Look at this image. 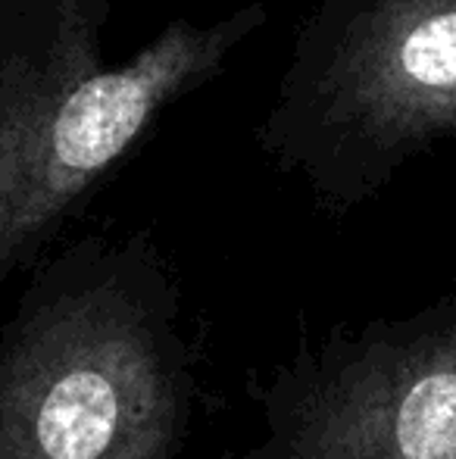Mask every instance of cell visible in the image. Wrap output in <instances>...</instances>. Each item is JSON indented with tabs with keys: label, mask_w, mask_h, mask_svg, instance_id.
Masks as SVG:
<instances>
[{
	"label": "cell",
	"mask_w": 456,
	"mask_h": 459,
	"mask_svg": "<svg viewBox=\"0 0 456 459\" xmlns=\"http://www.w3.org/2000/svg\"><path fill=\"white\" fill-rule=\"evenodd\" d=\"M241 459H456V300L338 332L266 397Z\"/></svg>",
	"instance_id": "277c9868"
},
{
	"label": "cell",
	"mask_w": 456,
	"mask_h": 459,
	"mask_svg": "<svg viewBox=\"0 0 456 459\" xmlns=\"http://www.w3.org/2000/svg\"><path fill=\"white\" fill-rule=\"evenodd\" d=\"M110 13L113 0H0V288L269 22L262 0L172 19L110 63Z\"/></svg>",
	"instance_id": "6da1fadb"
},
{
	"label": "cell",
	"mask_w": 456,
	"mask_h": 459,
	"mask_svg": "<svg viewBox=\"0 0 456 459\" xmlns=\"http://www.w3.org/2000/svg\"><path fill=\"white\" fill-rule=\"evenodd\" d=\"M456 132V0H313L254 138L323 204L369 197Z\"/></svg>",
	"instance_id": "3957f363"
},
{
	"label": "cell",
	"mask_w": 456,
	"mask_h": 459,
	"mask_svg": "<svg viewBox=\"0 0 456 459\" xmlns=\"http://www.w3.org/2000/svg\"><path fill=\"white\" fill-rule=\"evenodd\" d=\"M194 394L153 235H88L38 263L0 334V459H176Z\"/></svg>",
	"instance_id": "7a4b0ae2"
}]
</instances>
